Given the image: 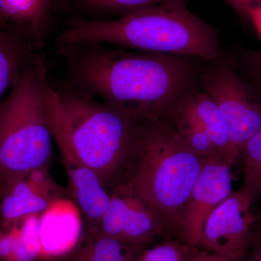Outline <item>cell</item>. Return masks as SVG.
I'll list each match as a JSON object with an SVG mask.
<instances>
[{
    "label": "cell",
    "mask_w": 261,
    "mask_h": 261,
    "mask_svg": "<svg viewBox=\"0 0 261 261\" xmlns=\"http://www.w3.org/2000/svg\"><path fill=\"white\" fill-rule=\"evenodd\" d=\"M67 81L137 121L169 119L193 91L194 57L116 47L59 44Z\"/></svg>",
    "instance_id": "6da1fadb"
},
{
    "label": "cell",
    "mask_w": 261,
    "mask_h": 261,
    "mask_svg": "<svg viewBox=\"0 0 261 261\" xmlns=\"http://www.w3.org/2000/svg\"><path fill=\"white\" fill-rule=\"evenodd\" d=\"M53 138L62 161L87 166L110 192L119 186L135 149L133 118L76 88L68 81H45Z\"/></svg>",
    "instance_id": "7a4b0ae2"
},
{
    "label": "cell",
    "mask_w": 261,
    "mask_h": 261,
    "mask_svg": "<svg viewBox=\"0 0 261 261\" xmlns=\"http://www.w3.org/2000/svg\"><path fill=\"white\" fill-rule=\"evenodd\" d=\"M187 0H173L118 18L70 20L57 38L66 43H105L149 53L216 61L221 49L216 29L189 10Z\"/></svg>",
    "instance_id": "3957f363"
},
{
    "label": "cell",
    "mask_w": 261,
    "mask_h": 261,
    "mask_svg": "<svg viewBox=\"0 0 261 261\" xmlns=\"http://www.w3.org/2000/svg\"><path fill=\"white\" fill-rule=\"evenodd\" d=\"M205 159L169 119L138 121L135 149L119 186L152 205L171 237H181L184 207Z\"/></svg>",
    "instance_id": "277c9868"
},
{
    "label": "cell",
    "mask_w": 261,
    "mask_h": 261,
    "mask_svg": "<svg viewBox=\"0 0 261 261\" xmlns=\"http://www.w3.org/2000/svg\"><path fill=\"white\" fill-rule=\"evenodd\" d=\"M47 77L44 56L36 53L0 102V184L50 166L54 138L46 97Z\"/></svg>",
    "instance_id": "5b68a950"
},
{
    "label": "cell",
    "mask_w": 261,
    "mask_h": 261,
    "mask_svg": "<svg viewBox=\"0 0 261 261\" xmlns=\"http://www.w3.org/2000/svg\"><path fill=\"white\" fill-rule=\"evenodd\" d=\"M214 63L201 75L204 92L219 108L240 149L261 130V96L231 61L220 58Z\"/></svg>",
    "instance_id": "8992f818"
},
{
    "label": "cell",
    "mask_w": 261,
    "mask_h": 261,
    "mask_svg": "<svg viewBox=\"0 0 261 261\" xmlns=\"http://www.w3.org/2000/svg\"><path fill=\"white\" fill-rule=\"evenodd\" d=\"M252 204L243 190L233 192L207 216L200 246L229 261L243 260L255 237L257 214L251 211Z\"/></svg>",
    "instance_id": "52a82bcc"
},
{
    "label": "cell",
    "mask_w": 261,
    "mask_h": 261,
    "mask_svg": "<svg viewBox=\"0 0 261 261\" xmlns=\"http://www.w3.org/2000/svg\"><path fill=\"white\" fill-rule=\"evenodd\" d=\"M94 231L142 249L159 235L171 237L159 213L121 186L111 192L108 210Z\"/></svg>",
    "instance_id": "ba28073f"
},
{
    "label": "cell",
    "mask_w": 261,
    "mask_h": 261,
    "mask_svg": "<svg viewBox=\"0 0 261 261\" xmlns=\"http://www.w3.org/2000/svg\"><path fill=\"white\" fill-rule=\"evenodd\" d=\"M232 166L221 158L204 159L181 215V237L192 246H200L207 216L232 193Z\"/></svg>",
    "instance_id": "9c48e42d"
},
{
    "label": "cell",
    "mask_w": 261,
    "mask_h": 261,
    "mask_svg": "<svg viewBox=\"0 0 261 261\" xmlns=\"http://www.w3.org/2000/svg\"><path fill=\"white\" fill-rule=\"evenodd\" d=\"M68 197L49 173L41 168L0 184V230L18 226L32 215H39L61 197Z\"/></svg>",
    "instance_id": "30bf717a"
},
{
    "label": "cell",
    "mask_w": 261,
    "mask_h": 261,
    "mask_svg": "<svg viewBox=\"0 0 261 261\" xmlns=\"http://www.w3.org/2000/svg\"><path fill=\"white\" fill-rule=\"evenodd\" d=\"M39 260H56L76 247L84 223L78 206L68 197L51 202L39 215Z\"/></svg>",
    "instance_id": "8fae6325"
},
{
    "label": "cell",
    "mask_w": 261,
    "mask_h": 261,
    "mask_svg": "<svg viewBox=\"0 0 261 261\" xmlns=\"http://www.w3.org/2000/svg\"><path fill=\"white\" fill-rule=\"evenodd\" d=\"M58 0H0V29L25 38L41 53L50 35Z\"/></svg>",
    "instance_id": "7c38bea8"
},
{
    "label": "cell",
    "mask_w": 261,
    "mask_h": 261,
    "mask_svg": "<svg viewBox=\"0 0 261 261\" xmlns=\"http://www.w3.org/2000/svg\"><path fill=\"white\" fill-rule=\"evenodd\" d=\"M62 163L68 177L67 193L81 211L84 232L93 231L108 210L111 192L90 168L69 161H62Z\"/></svg>",
    "instance_id": "4fadbf2b"
},
{
    "label": "cell",
    "mask_w": 261,
    "mask_h": 261,
    "mask_svg": "<svg viewBox=\"0 0 261 261\" xmlns=\"http://www.w3.org/2000/svg\"><path fill=\"white\" fill-rule=\"evenodd\" d=\"M181 106L195 117L220 157L233 166L240 158V151L233 143L224 117L211 97L205 92L193 90L182 101Z\"/></svg>",
    "instance_id": "5bb4252c"
},
{
    "label": "cell",
    "mask_w": 261,
    "mask_h": 261,
    "mask_svg": "<svg viewBox=\"0 0 261 261\" xmlns=\"http://www.w3.org/2000/svg\"><path fill=\"white\" fill-rule=\"evenodd\" d=\"M144 249L97 231L84 232L76 247L56 261H135Z\"/></svg>",
    "instance_id": "9a60e30c"
},
{
    "label": "cell",
    "mask_w": 261,
    "mask_h": 261,
    "mask_svg": "<svg viewBox=\"0 0 261 261\" xmlns=\"http://www.w3.org/2000/svg\"><path fill=\"white\" fill-rule=\"evenodd\" d=\"M36 53L25 38L0 29V102L5 92L14 87Z\"/></svg>",
    "instance_id": "2e32d148"
},
{
    "label": "cell",
    "mask_w": 261,
    "mask_h": 261,
    "mask_svg": "<svg viewBox=\"0 0 261 261\" xmlns=\"http://www.w3.org/2000/svg\"><path fill=\"white\" fill-rule=\"evenodd\" d=\"M170 121L187 144L203 157H220L211 139L191 113L181 103L173 113Z\"/></svg>",
    "instance_id": "e0dca14e"
},
{
    "label": "cell",
    "mask_w": 261,
    "mask_h": 261,
    "mask_svg": "<svg viewBox=\"0 0 261 261\" xmlns=\"http://www.w3.org/2000/svg\"><path fill=\"white\" fill-rule=\"evenodd\" d=\"M244 166L241 190L254 202L261 199V130L239 149Z\"/></svg>",
    "instance_id": "ac0fdd59"
},
{
    "label": "cell",
    "mask_w": 261,
    "mask_h": 261,
    "mask_svg": "<svg viewBox=\"0 0 261 261\" xmlns=\"http://www.w3.org/2000/svg\"><path fill=\"white\" fill-rule=\"evenodd\" d=\"M200 251L181 237H168L164 243L144 249L135 261H193Z\"/></svg>",
    "instance_id": "d6986e66"
},
{
    "label": "cell",
    "mask_w": 261,
    "mask_h": 261,
    "mask_svg": "<svg viewBox=\"0 0 261 261\" xmlns=\"http://www.w3.org/2000/svg\"><path fill=\"white\" fill-rule=\"evenodd\" d=\"M173 0H78L86 12L94 14L124 15Z\"/></svg>",
    "instance_id": "ffe728a7"
},
{
    "label": "cell",
    "mask_w": 261,
    "mask_h": 261,
    "mask_svg": "<svg viewBox=\"0 0 261 261\" xmlns=\"http://www.w3.org/2000/svg\"><path fill=\"white\" fill-rule=\"evenodd\" d=\"M231 63L261 96V49H239Z\"/></svg>",
    "instance_id": "44dd1931"
},
{
    "label": "cell",
    "mask_w": 261,
    "mask_h": 261,
    "mask_svg": "<svg viewBox=\"0 0 261 261\" xmlns=\"http://www.w3.org/2000/svg\"><path fill=\"white\" fill-rule=\"evenodd\" d=\"M239 14L248 18V13L261 6V0H226Z\"/></svg>",
    "instance_id": "7402d4cb"
},
{
    "label": "cell",
    "mask_w": 261,
    "mask_h": 261,
    "mask_svg": "<svg viewBox=\"0 0 261 261\" xmlns=\"http://www.w3.org/2000/svg\"><path fill=\"white\" fill-rule=\"evenodd\" d=\"M241 261H261V234L255 235L250 250Z\"/></svg>",
    "instance_id": "603a6c76"
},
{
    "label": "cell",
    "mask_w": 261,
    "mask_h": 261,
    "mask_svg": "<svg viewBox=\"0 0 261 261\" xmlns=\"http://www.w3.org/2000/svg\"><path fill=\"white\" fill-rule=\"evenodd\" d=\"M248 18L251 20L261 39V6L250 10L248 13Z\"/></svg>",
    "instance_id": "cb8c5ba5"
},
{
    "label": "cell",
    "mask_w": 261,
    "mask_h": 261,
    "mask_svg": "<svg viewBox=\"0 0 261 261\" xmlns=\"http://www.w3.org/2000/svg\"><path fill=\"white\" fill-rule=\"evenodd\" d=\"M193 261H229L227 259L224 258L216 255L214 252H211L205 250V251H200L198 255L196 256Z\"/></svg>",
    "instance_id": "d4e9b609"
},
{
    "label": "cell",
    "mask_w": 261,
    "mask_h": 261,
    "mask_svg": "<svg viewBox=\"0 0 261 261\" xmlns=\"http://www.w3.org/2000/svg\"><path fill=\"white\" fill-rule=\"evenodd\" d=\"M256 224H258V228L257 231L255 233V235L261 234V212L260 214H257V221Z\"/></svg>",
    "instance_id": "484cf974"
},
{
    "label": "cell",
    "mask_w": 261,
    "mask_h": 261,
    "mask_svg": "<svg viewBox=\"0 0 261 261\" xmlns=\"http://www.w3.org/2000/svg\"><path fill=\"white\" fill-rule=\"evenodd\" d=\"M38 261H56L54 260H39Z\"/></svg>",
    "instance_id": "4316f807"
}]
</instances>
